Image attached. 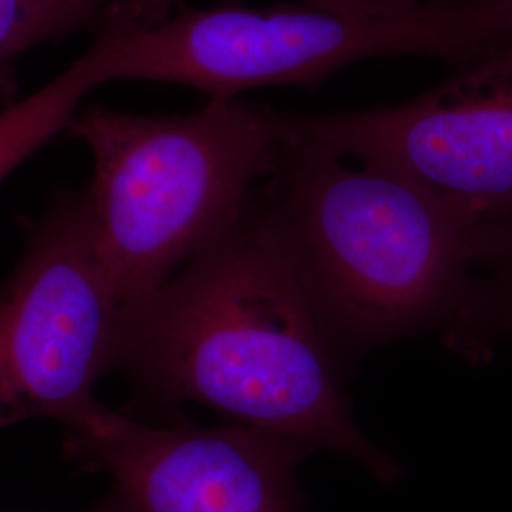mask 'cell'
I'll return each mask as SVG.
<instances>
[{"label":"cell","instance_id":"5bb4252c","mask_svg":"<svg viewBox=\"0 0 512 512\" xmlns=\"http://www.w3.org/2000/svg\"><path fill=\"white\" fill-rule=\"evenodd\" d=\"M141 2V8H143V19L147 23V0H139Z\"/></svg>","mask_w":512,"mask_h":512},{"label":"cell","instance_id":"ba28073f","mask_svg":"<svg viewBox=\"0 0 512 512\" xmlns=\"http://www.w3.org/2000/svg\"><path fill=\"white\" fill-rule=\"evenodd\" d=\"M114 23L145 25L139 0H0V107L18 101L21 59L78 33L101 35Z\"/></svg>","mask_w":512,"mask_h":512},{"label":"cell","instance_id":"4fadbf2b","mask_svg":"<svg viewBox=\"0 0 512 512\" xmlns=\"http://www.w3.org/2000/svg\"><path fill=\"white\" fill-rule=\"evenodd\" d=\"M80 512H135V509L129 505L128 501L122 495L112 492L109 497H105L103 501L95 503L90 509Z\"/></svg>","mask_w":512,"mask_h":512},{"label":"cell","instance_id":"8992f818","mask_svg":"<svg viewBox=\"0 0 512 512\" xmlns=\"http://www.w3.org/2000/svg\"><path fill=\"white\" fill-rule=\"evenodd\" d=\"M270 116L279 133L399 173L482 219L512 215V46L404 105Z\"/></svg>","mask_w":512,"mask_h":512},{"label":"cell","instance_id":"8fae6325","mask_svg":"<svg viewBox=\"0 0 512 512\" xmlns=\"http://www.w3.org/2000/svg\"><path fill=\"white\" fill-rule=\"evenodd\" d=\"M431 0H304V4L353 18H397Z\"/></svg>","mask_w":512,"mask_h":512},{"label":"cell","instance_id":"5b68a950","mask_svg":"<svg viewBox=\"0 0 512 512\" xmlns=\"http://www.w3.org/2000/svg\"><path fill=\"white\" fill-rule=\"evenodd\" d=\"M25 249L0 287V429L69 425L114 370L124 304L97 251L86 190H57L21 220Z\"/></svg>","mask_w":512,"mask_h":512},{"label":"cell","instance_id":"277c9868","mask_svg":"<svg viewBox=\"0 0 512 512\" xmlns=\"http://www.w3.org/2000/svg\"><path fill=\"white\" fill-rule=\"evenodd\" d=\"M110 82L181 84L209 99L268 86L317 90L361 59L431 55L458 69L512 46V0H431L397 18H353L308 4H181L154 27L114 23Z\"/></svg>","mask_w":512,"mask_h":512},{"label":"cell","instance_id":"9c48e42d","mask_svg":"<svg viewBox=\"0 0 512 512\" xmlns=\"http://www.w3.org/2000/svg\"><path fill=\"white\" fill-rule=\"evenodd\" d=\"M109 82V40L101 33L54 80L0 110V183L55 135L67 131L86 95Z\"/></svg>","mask_w":512,"mask_h":512},{"label":"cell","instance_id":"52a82bcc","mask_svg":"<svg viewBox=\"0 0 512 512\" xmlns=\"http://www.w3.org/2000/svg\"><path fill=\"white\" fill-rule=\"evenodd\" d=\"M65 458L105 473L135 512H298L296 467L315 450L251 425H150L95 403Z\"/></svg>","mask_w":512,"mask_h":512},{"label":"cell","instance_id":"6da1fadb","mask_svg":"<svg viewBox=\"0 0 512 512\" xmlns=\"http://www.w3.org/2000/svg\"><path fill=\"white\" fill-rule=\"evenodd\" d=\"M342 361L264 188L164 287L126 308L114 370L150 403L209 406L389 484L401 467L353 418Z\"/></svg>","mask_w":512,"mask_h":512},{"label":"cell","instance_id":"7a4b0ae2","mask_svg":"<svg viewBox=\"0 0 512 512\" xmlns=\"http://www.w3.org/2000/svg\"><path fill=\"white\" fill-rule=\"evenodd\" d=\"M275 133L266 190L342 359L421 330L458 334L488 220L399 173L351 169L329 148Z\"/></svg>","mask_w":512,"mask_h":512},{"label":"cell","instance_id":"3957f363","mask_svg":"<svg viewBox=\"0 0 512 512\" xmlns=\"http://www.w3.org/2000/svg\"><path fill=\"white\" fill-rule=\"evenodd\" d=\"M67 133L93 156L86 196L97 251L124 308L183 270L272 177L279 139L270 107L209 99L183 116L92 107Z\"/></svg>","mask_w":512,"mask_h":512},{"label":"cell","instance_id":"7c38bea8","mask_svg":"<svg viewBox=\"0 0 512 512\" xmlns=\"http://www.w3.org/2000/svg\"><path fill=\"white\" fill-rule=\"evenodd\" d=\"M181 4L183 0H147L148 27L164 23Z\"/></svg>","mask_w":512,"mask_h":512},{"label":"cell","instance_id":"30bf717a","mask_svg":"<svg viewBox=\"0 0 512 512\" xmlns=\"http://www.w3.org/2000/svg\"><path fill=\"white\" fill-rule=\"evenodd\" d=\"M478 270L484 277H476L473 302L458 332L459 340L469 342L480 334H512V215L488 220Z\"/></svg>","mask_w":512,"mask_h":512}]
</instances>
